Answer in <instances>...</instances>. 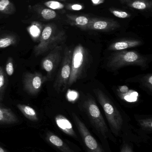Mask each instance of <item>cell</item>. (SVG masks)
<instances>
[{
  "label": "cell",
  "mask_w": 152,
  "mask_h": 152,
  "mask_svg": "<svg viewBox=\"0 0 152 152\" xmlns=\"http://www.w3.org/2000/svg\"><path fill=\"white\" fill-rule=\"evenodd\" d=\"M98 102L103 109L111 130L116 136L120 135L123 125L122 116L108 96L99 88L95 89Z\"/></svg>",
  "instance_id": "obj_1"
},
{
  "label": "cell",
  "mask_w": 152,
  "mask_h": 152,
  "mask_svg": "<svg viewBox=\"0 0 152 152\" xmlns=\"http://www.w3.org/2000/svg\"><path fill=\"white\" fill-rule=\"evenodd\" d=\"M66 38V34L63 31H57L53 25H47L42 31L39 43L34 47L35 56L42 55L61 45Z\"/></svg>",
  "instance_id": "obj_2"
},
{
  "label": "cell",
  "mask_w": 152,
  "mask_h": 152,
  "mask_svg": "<svg viewBox=\"0 0 152 152\" xmlns=\"http://www.w3.org/2000/svg\"><path fill=\"white\" fill-rule=\"evenodd\" d=\"M148 59L135 51H120L110 58L107 66L114 70L126 66H137L145 68Z\"/></svg>",
  "instance_id": "obj_3"
},
{
  "label": "cell",
  "mask_w": 152,
  "mask_h": 152,
  "mask_svg": "<svg viewBox=\"0 0 152 152\" xmlns=\"http://www.w3.org/2000/svg\"><path fill=\"white\" fill-rule=\"evenodd\" d=\"M84 108L87 116L96 132L103 138H109L113 141L114 138L109 133V130L104 118L96 104L92 98H89L84 103Z\"/></svg>",
  "instance_id": "obj_4"
},
{
  "label": "cell",
  "mask_w": 152,
  "mask_h": 152,
  "mask_svg": "<svg viewBox=\"0 0 152 152\" xmlns=\"http://www.w3.org/2000/svg\"><path fill=\"white\" fill-rule=\"evenodd\" d=\"M72 53V48L66 47L64 49L60 68L54 83V88L58 93L65 91L68 87L71 73Z\"/></svg>",
  "instance_id": "obj_5"
},
{
  "label": "cell",
  "mask_w": 152,
  "mask_h": 152,
  "mask_svg": "<svg viewBox=\"0 0 152 152\" xmlns=\"http://www.w3.org/2000/svg\"><path fill=\"white\" fill-rule=\"evenodd\" d=\"M87 51L81 44L77 45L73 50L71 63V73L68 86H70L78 80L82 75L86 60Z\"/></svg>",
  "instance_id": "obj_6"
},
{
  "label": "cell",
  "mask_w": 152,
  "mask_h": 152,
  "mask_svg": "<svg viewBox=\"0 0 152 152\" xmlns=\"http://www.w3.org/2000/svg\"><path fill=\"white\" fill-rule=\"evenodd\" d=\"M72 117L87 152H105L84 123L75 113H72Z\"/></svg>",
  "instance_id": "obj_7"
},
{
  "label": "cell",
  "mask_w": 152,
  "mask_h": 152,
  "mask_svg": "<svg viewBox=\"0 0 152 152\" xmlns=\"http://www.w3.org/2000/svg\"><path fill=\"white\" fill-rule=\"evenodd\" d=\"M62 48L61 45L57 47L50 51L49 53L41 61V66L43 69L46 72L48 80L51 78L53 74L59 66L62 58Z\"/></svg>",
  "instance_id": "obj_8"
},
{
  "label": "cell",
  "mask_w": 152,
  "mask_h": 152,
  "mask_svg": "<svg viewBox=\"0 0 152 152\" xmlns=\"http://www.w3.org/2000/svg\"><path fill=\"white\" fill-rule=\"evenodd\" d=\"M47 80L46 76L43 75L40 73H27L23 78L24 89L29 94H37Z\"/></svg>",
  "instance_id": "obj_9"
},
{
  "label": "cell",
  "mask_w": 152,
  "mask_h": 152,
  "mask_svg": "<svg viewBox=\"0 0 152 152\" xmlns=\"http://www.w3.org/2000/svg\"><path fill=\"white\" fill-rule=\"evenodd\" d=\"M120 26L119 23L113 20L91 18L87 30L107 32L115 30Z\"/></svg>",
  "instance_id": "obj_10"
},
{
  "label": "cell",
  "mask_w": 152,
  "mask_h": 152,
  "mask_svg": "<svg viewBox=\"0 0 152 152\" xmlns=\"http://www.w3.org/2000/svg\"><path fill=\"white\" fill-rule=\"evenodd\" d=\"M55 121L58 127L64 134L74 139L78 140V137L73 129L72 124L66 117L59 114L56 116Z\"/></svg>",
  "instance_id": "obj_11"
},
{
  "label": "cell",
  "mask_w": 152,
  "mask_h": 152,
  "mask_svg": "<svg viewBox=\"0 0 152 152\" xmlns=\"http://www.w3.org/2000/svg\"><path fill=\"white\" fill-rule=\"evenodd\" d=\"M67 22L73 26L79 28L83 30H87L91 18L84 15H74L68 14L66 15Z\"/></svg>",
  "instance_id": "obj_12"
},
{
  "label": "cell",
  "mask_w": 152,
  "mask_h": 152,
  "mask_svg": "<svg viewBox=\"0 0 152 152\" xmlns=\"http://www.w3.org/2000/svg\"><path fill=\"white\" fill-rule=\"evenodd\" d=\"M142 42L137 39H126L117 41L112 44L109 50L112 51H122L140 46Z\"/></svg>",
  "instance_id": "obj_13"
},
{
  "label": "cell",
  "mask_w": 152,
  "mask_h": 152,
  "mask_svg": "<svg viewBox=\"0 0 152 152\" xmlns=\"http://www.w3.org/2000/svg\"><path fill=\"white\" fill-rule=\"evenodd\" d=\"M47 140L61 152H75L61 138L52 133L47 134Z\"/></svg>",
  "instance_id": "obj_14"
},
{
  "label": "cell",
  "mask_w": 152,
  "mask_h": 152,
  "mask_svg": "<svg viewBox=\"0 0 152 152\" xmlns=\"http://www.w3.org/2000/svg\"><path fill=\"white\" fill-rule=\"evenodd\" d=\"M19 120L11 109L0 106V124H12Z\"/></svg>",
  "instance_id": "obj_15"
},
{
  "label": "cell",
  "mask_w": 152,
  "mask_h": 152,
  "mask_svg": "<svg viewBox=\"0 0 152 152\" xmlns=\"http://www.w3.org/2000/svg\"><path fill=\"white\" fill-rule=\"evenodd\" d=\"M125 4L130 8L139 10H149L152 6L151 0H127Z\"/></svg>",
  "instance_id": "obj_16"
},
{
  "label": "cell",
  "mask_w": 152,
  "mask_h": 152,
  "mask_svg": "<svg viewBox=\"0 0 152 152\" xmlns=\"http://www.w3.org/2000/svg\"><path fill=\"white\" fill-rule=\"evenodd\" d=\"M17 106L18 109L28 119L35 121L38 120L36 112L32 107L26 104H17Z\"/></svg>",
  "instance_id": "obj_17"
},
{
  "label": "cell",
  "mask_w": 152,
  "mask_h": 152,
  "mask_svg": "<svg viewBox=\"0 0 152 152\" xmlns=\"http://www.w3.org/2000/svg\"><path fill=\"white\" fill-rule=\"evenodd\" d=\"M17 42L16 37L12 35H7L0 37V49L7 48L14 45Z\"/></svg>",
  "instance_id": "obj_18"
},
{
  "label": "cell",
  "mask_w": 152,
  "mask_h": 152,
  "mask_svg": "<svg viewBox=\"0 0 152 152\" xmlns=\"http://www.w3.org/2000/svg\"><path fill=\"white\" fill-rule=\"evenodd\" d=\"M117 94L121 99L128 102H134L135 101L134 97L137 98L138 95V94L136 92L132 90H129L126 93L123 94L120 93H117Z\"/></svg>",
  "instance_id": "obj_19"
},
{
  "label": "cell",
  "mask_w": 152,
  "mask_h": 152,
  "mask_svg": "<svg viewBox=\"0 0 152 152\" xmlns=\"http://www.w3.org/2000/svg\"><path fill=\"white\" fill-rule=\"evenodd\" d=\"M6 77L3 69H0V102L2 101L4 94L6 86Z\"/></svg>",
  "instance_id": "obj_20"
},
{
  "label": "cell",
  "mask_w": 152,
  "mask_h": 152,
  "mask_svg": "<svg viewBox=\"0 0 152 152\" xmlns=\"http://www.w3.org/2000/svg\"><path fill=\"white\" fill-rule=\"evenodd\" d=\"M143 130L151 132L152 130V118H151L141 119L137 121Z\"/></svg>",
  "instance_id": "obj_21"
},
{
  "label": "cell",
  "mask_w": 152,
  "mask_h": 152,
  "mask_svg": "<svg viewBox=\"0 0 152 152\" xmlns=\"http://www.w3.org/2000/svg\"><path fill=\"white\" fill-rule=\"evenodd\" d=\"M140 82L144 87L151 92L152 90V75L147 74L141 78Z\"/></svg>",
  "instance_id": "obj_22"
},
{
  "label": "cell",
  "mask_w": 152,
  "mask_h": 152,
  "mask_svg": "<svg viewBox=\"0 0 152 152\" xmlns=\"http://www.w3.org/2000/svg\"><path fill=\"white\" fill-rule=\"evenodd\" d=\"M109 11L115 17L120 18H128L131 16L130 13L125 11L121 10H119L117 9L111 8L109 9Z\"/></svg>",
  "instance_id": "obj_23"
},
{
  "label": "cell",
  "mask_w": 152,
  "mask_h": 152,
  "mask_svg": "<svg viewBox=\"0 0 152 152\" xmlns=\"http://www.w3.org/2000/svg\"><path fill=\"white\" fill-rule=\"evenodd\" d=\"M42 17L46 20L53 19L57 16V13L54 10L50 9H44L41 12Z\"/></svg>",
  "instance_id": "obj_24"
},
{
  "label": "cell",
  "mask_w": 152,
  "mask_h": 152,
  "mask_svg": "<svg viewBox=\"0 0 152 152\" xmlns=\"http://www.w3.org/2000/svg\"><path fill=\"white\" fill-rule=\"evenodd\" d=\"M45 5L53 10H61L64 8V5L60 2L55 1H50L46 2Z\"/></svg>",
  "instance_id": "obj_25"
},
{
  "label": "cell",
  "mask_w": 152,
  "mask_h": 152,
  "mask_svg": "<svg viewBox=\"0 0 152 152\" xmlns=\"http://www.w3.org/2000/svg\"><path fill=\"white\" fill-rule=\"evenodd\" d=\"M5 71L6 74L9 76L12 75L14 73L13 60L12 58H9L7 60L5 66Z\"/></svg>",
  "instance_id": "obj_26"
},
{
  "label": "cell",
  "mask_w": 152,
  "mask_h": 152,
  "mask_svg": "<svg viewBox=\"0 0 152 152\" xmlns=\"http://www.w3.org/2000/svg\"><path fill=\"white\" fill-rule=\"evenodd\" d=\"M29 32L31 36L34 38H37L39 37L40 35V30L36 26H33L30 28Z\"/></svg>",
  "instance_id": "obj_27"
},
{
  "label": "cell",
  "mask_w": 152,
  "mask_h": 152,
  "mask_svg": "<svg viewBox=\"0 0 152 152\" xmlns=\"http://www.w3.org/2000/svg\"><path fill=\"white\" fill-rule=\"evenodd\" d=\"M10 4L11 3L9 0H0V11L5 12Z\"/></svg>",
  "instance_id": "obj_28"
},
{
  "label": "cell",
  "mask_w": 152,
  "mask_h": 152,
  "mask_svg": "<svg viewBox=\"0 0 152 152\" xmlns=\"http://www.w3.org/2000/svg\"><path fill=\"white\" fill-rule=\"evenodd\" d=\"M67 8L68 10L72 11H79L84 9V6L82 4H68L67 6Z\"/></svg>",
  "instance_id": "obj_29"
},
{
  "label": "cell",
  "mask_w": 152,
  "mask_h": 152,
  "mask_svg": "<svg viewBox=\"0 0 152 152\" xmlns=\"http://www.w3.org/2000/svg\"><path fill=\"white\" fill-rule=\"evenodd\" d=\"M120 152H134L131 146L125 143L122 146Z\"/></svg>",
  "instance_id": "obj_30"
},
{
  "label": "cell",
  "mask_w": 152,
  "mask_h": 152,
  "mask_svg": "<svg viewBox=\"0 0 152 152\" xmlns=\"http://www.w3.org/2000/svg\"><path fill=\"white\" fill-rule=\"evenodd\" d=\"M92 1L95 5H98L103 3L104 2V0H92Z\"/></svg>",
  "instance_id": "obj_31"
},
{
  "label": "cell",
  "mask_w": 152,
  "mask_h": 152,
  "mask_svg": "<svg viewBox=\"0 0 152 152\" xmlns=\"http://www.w3.org/2000/svg\"><path fill=\"white\" fill-rule=\"evenodd\" d=\"M0 152H8L6 150H4L3 148H1L0 147Z\"/></svg>",
  "instance_id": "obj_32"
},
{
  "label": "cell",
  "mask_w": 152,
  "mask_h": 152,
  "mask_svg": "<svg viewBox=\"0 0 152 152\" xmlns=\"http://www.w3.org/2000/svg\"><path fill=\"white\" fill-rule=\"evenodd\" d=\"M119 1H120L122 3L124 4H125V3H126V1L127 0H119Z\"/></svg>",
  "instance_id": "obj_33"
},
{
  "label": "cell",
  "mask_w": 152,
  "mask_h": 152,
  "mask_svg": "<svg viewBox=\"0 0 152 152\" xmlns=\"http://www.w3.org/2000/svg\"><path fill=\"white\" fill-rule=\"evenodd\" d=\"M59 1H66V0H59Z\"/></svg>",
  "instance_id": "obj_34"
},
{
  "label": "cell",
  "mask_w": 152,
  "mask_h": 152,
  "mask_svg": "<svg viewBox=\"0 0 152 152\" xmlns=\"http://www.w3.org/2000/svg\"><path fill=\"white\" fill-rule=\"evenodd\" d=\"M1 67H0V69H1Z\"/></svg>",
  "instance_id": "obj_35"
}]
</instances>
